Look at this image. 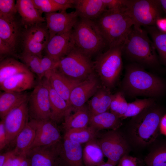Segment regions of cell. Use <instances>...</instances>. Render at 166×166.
<instances>
[{
    "mask_svg": "<svg viewBox=\"0 0 166 166\" xmlns=\"http://www.w3.org/2000/svg\"><path fill=\"white\" fill-rule=\"evenodd\" d=\"M93 21L109 48L123 45L135 25L127 10H107Z\"/></svg>",
    "mask_w": 166,
    "mask_h": 166,
    "instance_id": "obj_1",
    "label": "cell"
},
{
    "mask_svg": "<svg viewBox=\"0 0 166 166\" xmlns=\"http://www.w3.org/2000/svg\"><path fill=\"white\" fill-rule=\"evenodd\" d=\"M124 91L131 96H157L165 88L162 80L137 65H130L126 68L122 83Z\"/></svg>",
    "mask_w": 166,
    "mask_h": 166,
    "instance_id": "obj_2",
    "label": "cell"
},
{
    "mask_svg": "<svg viewBox=\"0 0 166 166\" xmlns=\"http://www.w3.org/2000/svg\"><path fill=\"white\" fill-rule=\"evenodd\" d=\"M122 50L132 60L148 65L158 62L156 49L147 31L133 25L122 45Z\"/></svg>",
    "mask_w": 166,
    "mask_h": 166,
    "instance_id": "obj_3",
    "label": "cell"
},
{
    "mask_svg": "<svg viewBox=\"0 0 166 166\" xmlns=\"http://www.w3.org/2000/svg\"><path fill=\"white\" fill-rule=\"evenodd\" d=\"M75 47L90 57L106 45L93 21L80 18L73 29Z\"/></svg>",
    "mask_w": 166,
    "mask_h": 166,
    "instance_id": "obj_4",
    "label": "cell"
},
{
    "mask_svg": "<svg viewBox=\"0 0 166 166\" xmlns=\"http://www.w3.org/2000/svg\"><path fill=\"white\" fill-rule=\"evenodd\" d=\"M122 45L109 48L93 62L95 72L102 85L110 90L117 81L122 69Z\"/></svg>",
    "mask_w": 166,
    "mask_h": 166,
    "instance_id": "obj_5",
    "label": "cell"
},
{
    "mask_svg": "<svg viewBox=\"0 0 166 166\" xmlns=\"http://www.w3.org/2000/svg\"><path fill=\"white\" fill-rule=\"evenodd\" d=\"M159 108L152 106L133 117V133L136 141L139 144L147 145L153 142L160 131V124L163 116Z\"/></svg>",
    "mask_w": 166,
    "mask_h": 166,
    "instance_id": "obj_6",
    "label": "cell"
},
{
    "mask_svg": "<svg viewBox=\"0 0 166 166\" xmlns=\"http://www.w3.org/2000/svg\"><path fill=\"white\" fill-rule=\"evenodd\" d=\"M90 58L74 47L57 62L56 68L69 78L82 81L95 73Z\"/></svg>",
    "mask_w": 166,
    "mask_h": 166,
    "instance_id": "obj_7",
    "label": "cell"
},
{
    "mask_svg": "<svg viewBox=\"0 0 166 166\" xmlns=\"http://www.w3.org/2000/svg\"><path fill=\"white\" fill-rule=\"evenodd\" d=\"M162 10L160 0H129L127 12L135 25L147 27L155 26Z\"/></svg>",
    "mask_w": 166,
    "mask_h": 166,
    "instance_id": "obj_8",
    "label": "cell"
},
{
    "mask_svg": "<svg viewBox=\"0 0 166 166\" xmlns=\"http://www.w3.org/2000/svg\"><path fill=\"white\" fill-rule=\"evenodd\" d=\"M29 116L36 120L50 119L51 109L49 87L44 77L34 87L28 101Z\"/></svg>",
    "mask_w": 166,
    "mask_h": 166,
    "instance_id": "obj_9",
    "label": "cell"
},
{
    "mask_svg": "<svg viewBox=\"0 0 166 166\" xmlns=\"http://www.w3.org/2000/svg\"><path fill=\"white\" fill-rule=\"evenodd\" d=\"M22 53L35 55L42 58L49 39L46 22L27 27L22 32Z\"/></svg>",
    "mask_w": 166,
    "mask_h": 166,
    "instance_id": "obj_10",
    "label": "cell"
},
{
    "mask_svg": "<svg viewBox=\"0 0 166 166\" xmlns=\"http://www.w3.org/2000/svg\"><path fill=\"white\" fill-rule=\"evenodd\" d=\"M97 141L104 156L107 158L106 162L114 166L117 165L121 158L129 152L127 143L116 130L106 132Z\"/></svg>",
    "mask_w": 166,
    "mask_h": 166,
    "instance_id": "obj_11",
    "label": "cell"
},
{
    "mask_svg": "<svg viewBox=\"0 0 166 166\" xmlns=\"http://www.w3.org/2000/svg\"><path fill=\"white\" fill-rule=\"evenodd\" d=\"M29 121L35 130L34 140L30 149L36 147L55 145L61 142L60 130L57 123L51 119L36 120L31 119Z\"/></svg>",
    "mask_w": 166,
    "mask_h": 166,
    "instance_id": "obj_12",
    "label": "cell"
},
{
    "mask_svg": "<svg viewBox=\"0 0 166 166\" xmlns=\"http://www.w3.org/2000/svg\"><path fill=\"white\" fill-rule=\"evenodd\" d=\"M28 101L9 112L3 121L7 144L15 140L18 134L29 122Z\"/></svg>",
    "mask_w": 166,
    "mask_h": 166,
    "instance_id": "obj_13",
    "label": "cell"
},
{
    "mask_svg": "<svg viewBox=\"0 0 166 166\" xmlns=\"http://www.w3.org/2000/svg\"><path fill=\"white\" fill-rule=\"evenodd\" d=\"M100 87L95 73L78 84L72 90L69 97L71 113L84 105Z\"/></svg>",
    "mask_w": 166,
    "mask_h": 166,
    "instance_id": "obj_14",
    "label": "cell"
},
{
    "mask_svg": "<svg viewBox=\"0 0 166 166\" xmlns=\"http://www.w3.org/2000/svg\"><path fill=\"white\" fill-rule=\"evenodd\" d=\"M78 17L75 11L70 13L61 11L45 13L44 18L49 39L55 35L72 30L77 22Z\"/></svg>",
    "mask_w": 166,
    "mask_h": 166,
    "instance_id": "obj_15",
    "label": "cell"
},
{
    "mask_svg": "<svg viewBox=\"0 0 166 166\" xmlns=\"http://www.w3.org/2000/svg\"><path fill=\"white\" fill-rule=\"evenodd\" d=\"M61 142L55 145L31 148L27 155L30 166H59Z\"/></svg>",
    "mask_w": 166,
    "mask_h": 166,
    "instance_id": "obj_16",
    "label": "cell"
},
{
    "mask_svg": "<svg viewBox=\"0 0 166 166\" xmlns=\"http://www.w3.org/2000/svg\"><path fill=\"white\" fill-rule=\"evenodd\" d=\"M72 31L73 29L49 39L45 49L46 55L57 62L67 55L75 47Z\"/></svg>",
    "mask_w": 166,
    "mask_h": 166,
    "instance_id": "obj_17",
    "label": "cell"
},
{
    "mask_svg": "<svg viewBox=\"0 0 166 166\" xmlns=\"http://www.w3.org/2000/svg\"><path fill=\"white\" fill-rule=\"evenodd\" d=\"M44 77L47 79L51 86L69 105V97L72 90L81 81L69 78L56 68L46 72Z\"/></svg>",
    "mask_w": 166,
    "mask_h": 166,
    "instance_id": "obj_18",
    "label": "cell"
},
{
    "mask_svg": "<svg viewBox=\"0 0 166 166\" xmlns=\"http://www.w3.org/2000/svg\"><path fill=\"white\" fill-rule=\"evenodd\" d=\"M81 144L64 137L60 149L59 166H85Z\"/></svg>",
    "mask_w": 166,
    "mask_h": 166,
    "instance_id": "obj_19",
    "label": "cell"
},
{
    "mask_svg": "<svg viewBox=\"0 0 166 166\" xmlns=\"http://www.w3.org/2000/svg\"><path fill=\"white\" fill-rule=\"evenodd\" d=\"M22 33L15 16H0V39L8 43L14 51L21 38Z\"/></svg>",
    "mask_w": 166,
    "mask_h": 166,
    "instance_id": "obj_20",
    "label": "cell"
},
{
    "mask_svg": "<svg viewBox=\"0 0 166 166\" xmlns=\"http://www.w3.org/2000/svg\"><path fill=\"white\" fill-rule=\"evenodd\" d=\"M74 8L80 18L93 21L107 10L102 0H76Z\"/></svg>",
    "mask_w": 166,
    "mask_h": 166,
    "instance_id": "obj_21",
    "label": "cell"
},
{
    "mask_svg": "<svg viewBox=\"0 0 166 166\" xmlns=\"http://www.w3.org/2000/svg\"><path fill=\"white\" fill-rule=\"evenodd\" d=\"M34 77L32 72L14 75L0 83L3 91L23 92L31 89L34 85Z\"/></svg>",
    "mask_w": 166,
    "mask_h": 166,
    "instance_id": "obj_22",
    "label": "cell"
},
{
    "mask_svg": "<svg viewBox=\"0 0 166 166\" xmlns=\"http://www.w3.org/2000/svg\"><path fill=\"white\" fill-rule=\"evenodd\" d=\"M16 4L21 22L26 28L45 22V18L35 7L32 0H17Z\"/></svg>",
    "mask_w": 166,
    "mask_h": 166,
    "instance_id": "obj_23",
    "label": "cell"
},
{
    "mask_svg": "<svg viewBox=\"0 0 166 166\" xmlns=\"http://www.w3.org/2000/svg\"><path fill=\"white\" fill-rule=\"evenodd\" d=\"M113 95L110 90L101 86L88 103L90 116L103 113L109 110Z\"/></svg>",
    "mask_w": 166,
    "mask_h": 166,
    "instance_id": "obj_24",
    "label": "cell"
},
{
    "mask_svg": "<svg viewBox=\"0 0 166 166\" xmlns=\"http://www.w3.org/2000/svg\"><path fill=\"white\" fill-rule=\"evenodd\" d=\"M25 92L3 91L0 94V117L3 119L10 111L28 101Z\"/></svg>",
    "mask_w": 166,
    "mask_h": 166,
    "instance_id": "obj_25",
    "label": "cell"
},
{
    "mask_svg": "<svg viewBox=\"0 0 166 166\" xmlns=\"http://www.w3.org/2000/svg\"><path fill=\"white\" fill-rule=\"evenodd\" d=\"M48 82L51 109L50 119L57 123L64 120L65 118L71 113L70 108L66 101L51 86L48 81Z\"/></svg>",
    "mask_w": 166,
    "mask_h": 166,
    "instance_id": "obj_26",
    "label": "cell"
},
{
    "mask_svg": "<svg viewBox=\"0 0 166 166\" xmlns=\"http://www.w3.org/2000/svg\"><path fill=\"white\" fill-rule=\"evenodd\" d=\"M35 135V128L29 121L15 139V146L12 150L14 154L27 156L34 140Z\"/></svg>",
    "mask_w": 166,
    "mask_h": 166,
    "instance_id": "obj_27",
    "label": "cell"
},
{
    "mask_svg": "<svg viewBox=\"0 0 166 166\" xmlns=\"http://www.w3.org/2000/svg\"><path fill=\"white\" fill-rule=\"evenodd\" d=\"M121 124L120 119L108 111L90 116L89 126L98 131L104 129L117 130Z\"/></svg>",
    "mask_w": 166,
    "mask_h": 166,
    "instance_id": "obj_28",
    "label": "cell"
},
{
    "mask_svg": "<svg viewBox=\"0 0 166 166\" xmlns=\"http://www.w3.org/2000/svg\"><path fill=\"white\" fill-rule=\"evenodd\" d=\"M65 118L63 126L65 131L84 128L89 126L90 115L87 105L72 112Z\"/></svg>",
    "mask_w": 166,
    "mask_h": 166,
    "instance_id": "obj_29",
    "label": "cell"
},
{
    "mask_svg": "<svg viewBox=\"0 0 166 166\" xmlns=\"http://www.w3.org/2000/svg\"><path fill=\"white\" fill-rule=\"evenodd\" d=\"M104 156L96 138L86 144L83 152V160L85 166H97L104 162Z\"/></svg>",
    "mask_w": 166,
    "mask_h": 166,
    "instance_id": "obj_30",
    "label": "cell"
},
{
    "mask_svg": "<svg viewBox=\"0 0 166 166\" xmlns=\"http://www.w3.org/2000/svg\"><path fill=\"white\" fill-rule=\"evenodd\" d=\"M31 72L23 63L15 59L8 58L1 60L0 83L16 74Z\"/></svg>",
    "mask_w": 166,
    "mask_h": 166,
    "instance_id": "obj_31",
    "label": "cell"
},
{
    "mask_svg": "<svg viewBox=\"0 0 166 166\" xmlns=\"http://www.w3.org/2000/svg\"><path fill=\"white\" fill-rule=\"evenodd\" d=\"M98 131L89 126L84 128L65 131L64 137L81 144L86 143L96 138Z\"/></svg>",
    "mask_w": 166,
    "mask_h": 166,
    "instance_id": "obj_32",
    "label": "cell"
},
{
    "mask_svg": "<svg viewBox=\"0 0 166 166\" xmlns=\"http://www.w3.org/2000/svg\"><path fill=\"white\" fill-rule=\"evenodd\" d=\"M147 32L151 37L156 50L166 64V33L155 26L146 27Z\"/></svg>",
    "mask_w": 166,
    "mask_h": 166,
    "instance_id": "obj_33",
    "label": "cell"
},
{
    "mask_svg": "<svg viewBox=\"0 0 166 166\" xmlns=\"http://www.w3.org/2000/svg\"><path fill=\"white\" fill-rule=\"evenodd\" d=\"M154 104V101L152 98L136 99L135 101L128 103L127 111L121 119L135 117Z\"/></svg>",
    "mask_w": 166,
    "mask_h": 166,
    "instance_id": "obj_34",
    "label": "cell"
},
{
    "mask_svg": "<svg viewBox=\"0 0 166 166\" xmlns=\"http://www.w3.org/2000/svg\"><path fill=\"white\" fill-rule=\"evenodd\" d=\"M144 160L147 166H166V143L148 154Z\"/></svg>",
    "mask_w": 166,
    "mask_h": 166,
    "instance_id": "obj_35",
    "label": "cell"
},
{
    "mask_svg": "<svg viewBox=\"0 0 166 166\" xmlns=\"http://www.w3.org/2000/svg\"><path fill=\"white\" fill-rule=\"evenodd\" d=\"M19 58L32 72L37 75L39 80L44 77V74L41 67V57L35 55L22 53Z\"/></svg>",
    "mask_w": 166,
    "mask_h": 166,
    "instance_id": "obj_36",
    "label": "cell"
},
{
    "mask_svg": "<svg viewBox=\"0 0 166 166\" xmlns=\"http://www.w3.org/2000/svg\"><path fill=\"white\" fill-rule=\"evenodd\" d=\"M128 104L123 92H119L113 95L109 110L121 119L127 111Z\"/></svg>",
    "mask_w": 166,
    "mask_h": 166,
    "instance_id": "obj_37",
    "label": "cell"
},
{
    "mask_svg": "<svg viewBox=\"0 0 166 166\" xmlns=\"http://www.w3.org/2000/svg\"><path fill=\"white\" fill-rule=\"evenodd\" d=\"M36 8L42 14L61 11V9L54 0H32Z\"/></svg>",
    "mask_w": 166,
    "mask_h": 166,
    "instance_id": "obj_38",
    "label": "cell"
},
{
    "mask_svg": "<svg viewBox=\"0 0 166 166\" xmlns=\"http://www.w3.org/2000/svg\"><path fill=\"white\" fill-rule=\"evenodd\" d=\"M17 12L15 0H0V16L14 17Z\"/></svg>",
    "mask_w": 166,
    "mask_h": 166,
    "instance_id": "obj_39",
    "label": "cell"
},
{
    "mask_svg": "<svg viewBox=\"0 0 166 166\" xmlns=\"http://www.w3.org/2000/svg\"><path fill=\"white\" fill-rule=\"evenodd\" d=\"M109 10H127L129 0H102Z\"/></svg>",
    "mask_w": 166,
    "mask_h": 166,
    "instance_id": "obj_40",
    "label": "cell"
},
{
    "mask_svg": "<svg viewBox=\"0 0 166 166\" xmlns=\"http://www.w3.org/2000/svg\"><path fill=\"white\" fill-rule=\"evenodd\" d=\"M57 62L46 55L42 57L41 58V65L44 75L49 70L56 69Z\"/></svg>",
    "mask_w": 166,
    "mask_h": 166,
    "instance_id": "obj_41",
    "label": "cell"
},
{
    "mask_svg": "<svg viewBox=\"0 0 166 166\" xmlns=\"http://www.w3.org/2000/svg\"><path fill=\"white\" fill-rule=\"evenodd\" d=\"M13 166H30V159L27 156L15 155L14 153Z\"/></svg>",
    "mask_w": 166,
    "mask_h": 166,
    "instance_id": "obj_42",
    "label": "cell"
},
{
    "mask_svg": "<svg viewBox=\"0 0 166 166\" xmlns=\"http://www.w3.org/2000/svg\"><path fill=\"white\" fill-rule=\"evenodd\" d=\"M137 159L128 155L122 157L119 161L117 166H136Z\"/></svg>",
    "mask_w": 166,
    "mask_h": 166,
    "instance_id": "obj_43",
    "label": "cell"
},
{
    "mask_svg": "<svg viewBox=\"0 0 166 166\" xmlns=\"http://www.w3.org/2000/svg\"><path fill=\"white\" fill-rule=\"evenodd\" d=\"M14 50L7 43L0 39V58L12 54Z\"/></svg>",
    "mask_w": 166,
    "mask_h": 166,
    "instance_id": "obj_44",
    "label": "cell"
},
{
    "mask_svg": "<svg viewBox=\"0 0 166 166\" xmlns=\"http://www.w3.org/2000/svg\"><path fill=\"white\" fill-rule=\"evenodd\" d=\"M7 145V136L3 120L0 122V150L1 151Z\"/></svg>",
    "mask_w": 166,
    "mask_h": 166,
    "instance_id": "obj_45",
    "label": "cell"
},
{
    "mask_svg": "<svg viewBox=\"0 0 166 166\" xmlns=\"http://www.w3.org/2000/svg\"><path fill=\"white\" fill-rule=\"evenodd\" d=\"M61 9V11H66L69 8H74L76 0H54Z\"/></svg>",
    "mask_w": 166,
    "mask_h": 166,
    "instance_id": "obj_46",
    "label": "cell"
},
{
    "mask_svg": "<svg viewBox=\"0 0 166 166\" xmlns=\"http://www.w3.org/2000/svg\"><path fill=\"white\" fill-rule=\"evenodd\" d=\"M157 28L161 31L166 33V18H161L156 21Z\"/></svg>",
    "mask_w": 166,
    "mask_h": 166,
    "instance_id": "obj_47",
    "label": "cell"
},
{
    "mask_svg": "<svg viewBox=\"0 0 166 166\" xmlns=\"http://www.w3.org/2000/svg\"><path fill=\"white\" fill-rule=\"evenodd\" d=\"M14 154L13 150L0 154V166H3L7 160Z\"/></svg>",
    "mask_w": 166,
    "mask_h": 166,
    "instance_id": "obj_48",
    "label": "cell"
},
{
    "mask_svg": "<svg viewBox=\"0 0 166 166\" xmlns=\"http://www.w3.org/2000/svg\"><path fill=\"white\" fill-rule=\"evenodd\" d=\"M160 129L161 132L166 135V114L164 115L161 118Z\"/></svg>",
    "mask_w": 166,
    "mask_h": 166,
    "instance_id": "obj_49",
    "label": "cell"
},
{
    "mask_svg": "<svg viewBox=\"0 0 166 166\" xmlns=\"http://www.w3.org/2000/svg\"><path fill=\"white\" fill-rule=\"evenodd\" d=\"M14 154L5 162L3 166H13V156Z\"/></svg>",
    "mask_w": 166,
    "mask_h": 166,
    "instance_id": "obj_50",
    "label": "cell"
},
{
    "mask_svg": "<svg viewBox=\"0 0 166 166\" xmlns=\"http://www.w3.org/2000/svg\"><path fill=\"white\" fill-rule=\"evenodd\" d=\"M160 1L163 10L166 14V0H160Z\"/></svg>",
    "mask_w": 166,
    "mask_h": 166,
    "instance_id": "obj_51",
    "label": "cell"
},
{
    "mask_svg": "<svg viewBox=\"0 0 166 166\" xmlns=\"http://www.w3.org/2000/svg\"><path fill=\"white\" fill-rule=\"evenodd\" d=\"M97 166H114L112 164L107 162H104Z\"/></svg>",
    "mask_w": 166,
    "mask_h": 166,
    "instance_id": "obj_52",
    "label": "cell"
}]
</instances>
